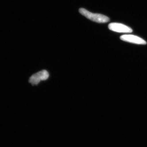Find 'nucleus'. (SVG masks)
<instances>
[{"label":"nucleus","mask_w":147,"mask_h":147,"mask_svg":"<svg viewBox=\"0 0 147 147\" xmlns=\"http://www.w3.org/2000/svg\"><path fill=\"white\" fill-rule=\"evenodd\" d=\"M120 39L124 41H126L134 44L139 45H146L147 42L141 38L131 34H125L122 35L120 37Z\"/></svg>","instance_id":"obj_4"},{"label":"nucleus","mask_w":147,"mask_h":147,"mask_svg":"<svg viewBox=\"0 0 147 147\" xmlns=\"http://www.w3.org/2000/svg\"><path fill=\"white\" fill-rule=\"evenodd\" d=\"M108 28L111 30L117 32L127 33L132 32V30L131 28L119 23H111L108 25Z\"/></svg>","instance_id":"obj_3"},{"label":"nucleus","mask_w":147,"mask_h":147,"mask_svg":"<svg viewBox=\"0 0 147 147\" xmlns=\"http://www.w3.org/2000/svg\"><path fill=\"white\" fill-rule=\"evenodd\" d=\"M49 76L48 71L45 70H42L32 75L29 79V82L32 85H36L40 81L47 80Z\"/></svg>","instance_id":"obj_2"},{"label":"nucleus","mask_w":147,"mask_h":147,"mask_svg":"<svg viewBox=\"0 0 147 147\" xmlns=\"http://www.w3.org/2000/svg\"><path fill=\"white\" fill-rule=\"evenodd\" d=\"M79 11L83 16L96 23H105L110 21V18L108 16L99 13H92L85 9L80 8Z\"/></svg>","instance_id":"obj_1"}]
</instances>
